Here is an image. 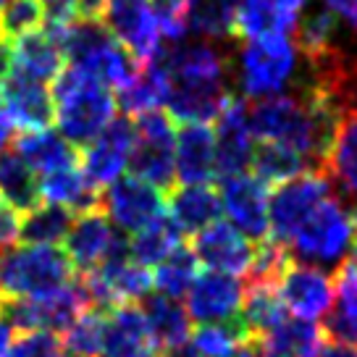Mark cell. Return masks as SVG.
Instances as JSON below:
<instances>
[{
  "label": "cell",
  "instance_id": "6da1fadb",
  "mask_svg": "<svg viewBox=\"0 0 357 357\" xmlns=\"http://www.w3.org/2000/svg\"><path fill=\"white\" fill-rule=\"evenodd\" d=\"M58 134L77 150L87 147L116 119V95L87 71L63 66L53 82Z\"/></svg>",
  "mask_w": 357,
  "mask_h": 357
},
{
  "label": "cell",
  "instance_id": "7a4b0ae2",
  "mask_svg": "<svg viewBox=\"0 0 357 357\" xmlns=\"http://www.w3.org/2000/svg\"><path fill=\"white\" fill-rule=\"evenodd\" d=\"M357 236V205L339 195H328L289 236L287 252L297 263L331 271L349 257Z\"/></svg>",
  "mask_w": 357,
  "mask_h": 357
},
{
  "label": "cell",
  "instance_id": "3957f363",
  "mask_svg": "<svg viewBox=\"0 0 357 357\" xmlns=\"http://www.w3.org/2000/svg\"><path fill=\"white\" fill-rule=\"evenodd\" d=\"M74 279V266L61 247L11 245L0 250V289L6 300H32Z\"/></svg>",
  "mask_w": 357,
  "mask_h": 357
},
{
  "label": "cell",
  "instance_id": "277c9868",
  "mask_svg": "<svg viewBox=\"0 0 357 357\" xmlns=\"http://www.w3.org/2000/svg\"><path fill=\"white\" fill-rule=\"evenodd\" d=\"M300 71V50L289 37L247 40L231 61V82L247 100L279 95Z\"/></svg>",
  "mask_w": 357,
  "mask_h": 357
},
{
  "label": "cell",
  "instance_id": "5b68a950",
  "mask_svg": "<svg viewBox=\"0 0 357 357\" xmlns=\"http://www.w3.org/2000/svg\"><path fill=\"white\" fill-rule=\"evenodd\" d=\"M92 307L89 291L84 287L82 276L63 284L61 289L32 297V300H3L0 315L8 321L13 331H50L56 336H63L77 324V318L84 310Z\"/></svg>",
  "mask_w": 357,
  "mask_h": 357
},
{
  "label": "cell",
  "instance_id": "8992f818",
  "mask_svg": "<svg viewBox=\"0 0 357 357\" xmlns=\"http://www.w3.org/2000/svg\"><path fill=\"white\" fill-rule=\"evenodd\" d=\"M134 147L129 155V168L137 178H145L147 184L158 187L160 192L174 190L176 184V126L171 116L163 111H150L137 116L134 123Z\"/></svg>",
  "mask_w": 357,
  "mask_h": 357
},
{
  "label": "cell",
  "instance_id": "52a82bcc",
  "mask_svg": "<svg viewBox=\"0 0 357 357\" xmlns=\"http://www.w3.org/2000/svg\"><path fill=\"white\" fill-rule=\"evenodd\" d=\"M328 195H334V192H331V178L326 176L324 168L302 171L300 176L276 184V190L268 195V229H271V239L287 245L289 236L302 226V221Z\"/></svg>",
  "mask_w": 357,
  "mask_h": 357
},
{
  "label": "cell",
  "instance_id": "ba28073f",
  "mask_svg": "<svg viewBox=\"0 0 357 357\" xmlns=\"http://www.w3.org/2000/svg\"><path fill=\"white\" fill-rule=\"evenodd\" d=\"M100 211L119 231L137 234L166 213V195L145 178L119 176L100 192Z\"/></svg>",
  "mask_w": 357,
  "mask_h": 357
},
{
  "label": "cell",
  "instance_id": "9c48e42d",
  "mask_svg": "<svg viewBox=\"0 0 357 357\" xmlns=\"http://www.w3.org/2000/svg\"><path fill=\"white\" fill-rule=\"evenodd\" d=\"M134 121L129 116H116L87 147L79 150L82 174L89 178L92 187L105 190L129 166V155L134 147Z\"/></svg>",
  "mask_w": 357,
  "mask_h": 357
},
{
  "label": "cell",
  "instance_id": "30bf717a",
  "mask_svg": "<svg viewBox=\"0 0 357 357\" xmlns=\"http://www.w3.org/2000/svg\"><path fill=\"white\" fill-rule=\"evenodd\" d=\"M102 26L137 61H150L160 45V24L150 0H105Z\"/></svg>",
  "mask_w": 357,
  "mask_h": 357
},
{
  "label": "cell",
  "instance_id": "8fae6325",
  "mask_svg": "<svg viewBox=\"0 0 357 357\" xmlns=\"http://www.w3.org/2000/svg\"><path fill=\"white\" fill-rule=\"evenodd\" d=\"M221 208L239 234L250 242H263L271 236L268 229V187L252 174L223 176L218 187Z\"/></svg>",
  "mask_w": 357,
  "mask_h": 357
},
{
  "label": "cell",
  "instance_id": "7c38bea8",
  "mask_svg": "<svg viewBox=\"0 0 357 357\" xmlns=\"http://www.w3.org/2000/svg\"><path fill=\"white\" fill-rule=\"evenodd\" d=\"M276 294H279L284 310L294 312V318L315 321V318H324L331 307L334 279L324 268L289 263L284 268L281 279L276 281Z\"/></svg>",
  "mask_w": 357,
  "mask_h": 357
},
{
  "label": "cell",
  "instance_id": "4fadbf2b",
  "mask_svg": "<svg viewBox=\"0 0 357 357\" xmlns=\"http://www.w3.org/2000/svg\"><path fill=\"white\" fill-rule=\"evenodd\" d=\"M0 108L8 116L11 126H19L22 132H43L56 121L53 95L47 84L16 68H11V74L0 82Z\"/></svg>",
  "mask_w": 357,
  "mask_h": 357
},
{
  "label": "cell",
  "instance_id": "5bb4252c",
  "mask_svg": "<svg viewBox=\"0 0 357 357\" xmlns=\"http://www.w3.org/2000/svg\"><path fill=\"white\" fill-rule=\"evenodd\" d=\"M184 297H187L184 307L195 324H223L236 318L242 310L245 284L229 273L205 271V273H197V279L192 281Z\"/></svg>",
  "mask_w": 357,
  "mask_h": 357
},
{
  "label": "cell",
  "instance_id": "9a60e30c",
  "mask_svg": "<svg viewBox=\"0 0 357 357\" xmlns=\"http://www.w3.org/2000/svg\"><path fill=\"white\" fill-rule=\"evenodd\" d=\"M192 252L197 263L208 266V271L229 273V276H247V271L255 260V245L239 234L231 223L215 221L213 226L195 234Z\"/></svg>",
  "mask_w": 357,
  "mask_h": 357
},
{
  "label": "cell",
  "instance_id": "2e32d148",
  "mask_svg": "<svg viewBox=\"0 0 357 357\" xmlns=\"http://www.w3.org/2000/svg\"><path fill=\"white\" fill-rule=\"evenodd\" d=\"M215 174L234 176L245 174L252 160L255 137L247 126V100L231 98L215 119Z\"/></svg>",
  "mask_w": 357,
  "mask_h": 357
},
{
  "label": "cell",
  "instance_id": "e0dca14e",
  "mask_svg": "<svg viewBox=\"0 0 357 357\" xmlns=\"http://www.w3.org/2000/svg\"><path fill=\"white\" fill-rule=\"evenodd\" d=\"M116 236H119V229L108 221V215L100 208L77 213L63 239V252L68 255L74 271L87 273L111 255Z\"/></svg>",
  "mask_w": 357,
  "mask_h": 357
},
{
  "label": "cell",
  "instance_id": "ac0fdd59",
  "mask_svg": "<svg viewBox=\"0 0 357 357\" xmlns=\"http://www.w3.org/2000/svg\"><path fill=\"white\" fill-rule=\"evenodd\" d=\"M307 0H239L236 34L245 40L291 37Z\"/></svg>",
  "mask_w": 357,
  "mask_h": 357
},
{
  "label": "cell",
  "instance_id": "d6986e66",
  "mask_svg": "<svg viewBox=\"0 0 357 357\" xmlns=\"http://www.w3.org/2000/svg\"><path fill=\"white\" fill-rule=\"evenodd\" d=\"M176 181L208 184L215 176V129L213 123H181L176 132Z\"/></svg>",
  "mask_w": 357,
  "mask_h": 357
},
{
  "label": "cell",
  "instance_id": "ffe728a7",
  "mask_svg": "<svg viewBox=\"0 0 357 357\" xmlns=\"http://www.w3.org/2000/svg\"><path fill=\"white\" fill-rule=\"evenodd\" d=\"M100 357H155V344L139 305H119L108 310Z\"/></svg>",
  "mask_w": 357,
  "mask_h": 357
},
{
  "label": "cell",
  "instance_id": "44dd1931",
  "mask_svg": "<svg viewBox=\"0 0 357 357\" xmlns=\"http://www.w3.org/2000/svg\"><path fill=\"white\" fill-rule=\"evenodd\" d=\"M139 310L145 315L147 331L153 336L155 349H176V347L190 344L192 336V318L187 307L174 297L166 294H147L145 300L139 302Z\"/></svg>",
  "mask_w": 357,
  "mask_h": 357
},
{
  "label": "cell",
  "instance_id": "7402d4cb",
  "mask_svg": "<svg viewBox=\"0 0 357 357\" xmlns=\"http://www.w3.org/2000/svg\"><path fill=\"white\" fill-rule=\"evenodd\" d=\"M166 208H171V218L176 221L181 234H200L202 229L221 221V197L218 190L211 184H181L171 190V200H166Z\"/></svg>",
  "mask_w": 357,
  "mask_h": 357
},
{
  "label": "cell",
  "instance_id": "603a6c76",
  "mask_svg": "<svg viewBox=\"0 0 357 357\" xmlns=\"http://www.w3.org/2000/svg\"><path fill=\"white\" fill-rule=\"evenodd\" d=\"M11 58L16 71H22V74L37 79V82L56 79L61 74V68L66 66L63 50L58 45L56 34L50 32L47 26L45 29L40 26L34 32L16 37L11 45Z\"/></svg>",
  "mask_w": 357,
  "mask_h": 357
},
{
  "label": "cell",
  "instance_id": "cb8c5ba5",
  "mask_svg": "<svg viewBox=\"0 0 357 357\" xmlns=\"http://www.w3.org/2000/svg\"><path fill=\"white\" fill-rule=\"evenodd\" d=\"M260 357H321L324 331L302 318H284L271 331L255 339Z\"/></svg>",
  "mask_w": 357,
  "mask_h": 357
},
{
  "label": "cell",
  "instance_id": "d4e9b609",
  "mask_svg": "<svg viewBox=\"0 0 357 357\" xmlns=\"http://www.w3.org/2000/svg\"><path fill=\"white\" fill-rule=\"evenodd\" d=\"M336 300L324 315V331L331 342L357 347V266L344 260L336 268Z\"/></svg>",
  "mask_w": 357,
  "mask_h": 357
},
{
  "label": "cell",
  "instance_id": "484cf974",
  "mask_svg": "<svg viewBox=\"0 0 357 357\" xmlns=\"http://www.w3.org/2000/svg\"><path fill=\"white\" fill-rule=\"evenodd\" d=\"M11 150L22 158L26 166L32 168L37 176H45V174H53L58 168L77 166L79 163L77 147L68 145L61 134L50 132V129L19 134L13 139Z\"/></svg>",
  "mask_w": 357,
  "mask_h": 357
},
{
  "label": "cell",
  "instance_id": "4316f807",
  "mask_svg": "<svg viewBox=\"0 0 357 357\" xmlns=\"http://www.w3.org/2000/svg\"><path fill=\"white\" fill-rule=\"evenodd\" d=\"M324 171L331 184L342 190V197L357 205V108H349L342 116Z\"/></svg>",
  "mask_w": 357,
  "mask_h": 357
},
{
  "label": "cell",
  "instance_id": "83f0119b",
  "mask_svg": "<svg viewBox=\"0 0 357 357\" xmlns=\"http://www.w3.org/2000/svg\"><path fill=\"white\" fill-rule=\"evenodd\" d=\"M40 197H45V202L66 208L74 215L100 208V190L89 184V178L82 174L79 166L58 168L53 174L40 176Z\"/></svg>",
  "mask_w": 357,
  "mask_h": 357
},
{
  "label": "cell",
  "instance_id": "f1b7e54d",
  "mask_svg": "<svg viewBox=\"0 0 357 357\" xmlns=\"http://www.w3.org/2000/svg\"><path fill=\"white\" fill-rule=\"evenodd\" d=\"M168 92V79L163 74V68L145 61L142 66L137 68V74L132 82L116 92V105L121 108L123 116H142V113L158 111L166 102Z\"/></svg>",
  "mask_w": 357,
  "mask_h": 357
},
{
  "label": "cell",
  "instance_id": "f546056e",
  "mask_svg": "<svg viewBox=\"0 0 357 357\" xmlns=\"http://www.w3.org/2000/svg\"><path fill=\"white\" fill-rule=\"evenodd\" d=\"M239 0H190L187 32L211 43H229L236 37Z\"/></svg>",
  "mask_w": 357,
  "mask_h": 357
},
{
  "label": "cell",
  "instance_id": "4dcf8cb0",
  "mask_svg": "<svg viewBox=\"0 0 357 357\" xmlns=\"http://www.w3.org/2000/svg\"><path fill=\"white\" fill-rule=\"evenodd\" d=\"M0 197L16 213H29L40 205V176L13 150L0 153Z\"/></svg>",
  "mask_w": 357,
  "mask_h": 357
},
{
  "label": "cell",
  "instance_id": "1f68e13d",
  "mask_svg": "<svg viewBox=\"0 0 357 357\" xmlns=\"http://www.w3.org/2000/svg\"><path fill=\"white\" fill-rule=\"evenodd\" d=\"M181 245H184L181 229L168 213H163L160 218H155L150 226L134 234V239L129 242V252H132V260L145 266L147 271H153L158 263H163Z\"/></svg>",
  "mask_w": 357,
  "mask_h": 357
},
{
  "label": "cell",
  "instance_id": "d6a6232c",
  "mask_svg": "<svg viewBox=\"0 0 357 357\" xmlns=\"http://www.w3.org/2000/svg\"><path fill=\"white\" fill-rule=\"evenodd\" d=\"M74 221V213L53 205V202H40L22 218L19 239L24 245H63L68 234V226Z\"/></svg>",
  "mask_w": 357,
  "mask_h": 357
},
{
  "label": "cell",
  "instance_id": "836d02e7",
  "mask_svg": "<svg viewBox=\"0 0 357 357\" xmlns=\"http://www.w3.org/2000/svg\"><path fill=\"white\" fill-rule=\"evenodd\" d=\"M242 321L252 339L271 331L273 326L287 318V310L281 305L273 284H245V300H242Z\"/></svg>",
  "mask_w": 357,
  "mask_h": 357
},
{
  "label": "cell",
  "instance_id": "e575fe53",
  "mask_svg": "<svg viewBox=\"0 0 357 357\" xmlns=\"http://www.w3.org/2000/svg\"><path fill=\"white\" fill-rule=\"evenodd\" d=\"M250 166L255 171L252 176L260 178L266 187L268 184L276 187L287 178L300 176L302 171H310V163L300 153H294L284 145H276V142H257L255 150H252Z\"/></svg>",
  "mask_w": 357,
  "mask_h": 357
},
{
  "label": "cell",
  "instance_id": "d590c367",
  "mask_svg": "<svg viewBox=\"0 0 357 357\" xmlns=\"http://www.w3.org/2000/svg\"><path fill=\"white\" fill-rule=\"evenodd\" d=\"M247 342L255 339L247 331L242 315L223 324H205L192 334V347L200 357H231Z\"/></svg>",
  "mask_w": 357,
  "mask_h": 357
},
{
  "label": "cell",
  "instance_id": "8d00e7d4",
  "mask_svg": "<svg viewBox=\"0 0 357 357\" xmlns=\"http://www.w3.org/2000/svg\"><path fill=\"white\" fill-rule=\"evenodd\" d=\"M197 257L192 252V247L181 245L176 247L171 255L158 263L153 268V287L158 289V294H166V297H184L187 289L192 287V281L197 279Z\"/></svg>",
  "mask_w": 357,
  "mask_h": 357
},
{
  "label": "cell",
  "instance_id": "74e56055",
  "mask_svg": "<svg viewBox=\"0 0 357 357\" xmlns=\"http://www.w3.org/2000/svg\"><path fill=\"white\" fill-rule=\"evenodd\" d=\"M108 328V310L105 307H89L77 318V324L61 336V344L66 347V352L82 357L100 355L102 339Z\"/></svg>",
  "mask_w": 357,
  "mask_h": 357
},
{
  "label": "cell",
  "instance_id": "f35d334b",
  "mask_svg": "<svg viewBox=\"0 0 357 357\" xmlns=\"http://www.w3.org/2000/svg\"><path fill=\"white\" fill-rule=\"evenodd\" d=\"M45 22V8L40 0H11L0 11V32L6 40H16L26 32L40 29Z\"/></svg>",
  "mask_w": 357,
  "mask_h": 357
},
{
  "label": "cell",
  "instance_id": "ab89813d",
  "mask_svg": "<svg viewBox=\"0 0 357 357\" xmlns=\"http://www.w3.org/2000/svg\"><path fill=\"white\" fill-rule=\"evenodd\" d=\"M160 24V40L187 37V8L190 0H150Z\"/></svg>",
  "mask_w": 357,
  "mask_h": 357
},
{
  "label": "cell",
  "instance_id": "60d3db41",
  "mask_svg": "<svg viewBox=\"0 0 357 357\" xmlns=\"http://www.w3.org/2000/svg\"><path fill=\"white\" fill-rule=\"evenodd\" d=\"M22 229V213H16L8 202L0 197V250L16 245Z\"/></svg>",
  "mask_w": 357,
  "mask_h": 357
},
{
  "label": "cell",
  "instance_id": "b9f144b4",
  "mask_svg": "<svg viewBox=\"0 0 357 357\" xmlns=\"http://www.w3.org/2000/svg\"><path fill=\"white\" fill-rule=\"evenodd\" d=\"M324 6L344 24L347 29L357 32V0H324Z\"/></svg>",
  "mask_w": 357,
  "mask_h": 357
},
{
  "label": "cell",
  "instance_id": "7bdbcfd3",
  "mask_svg": "<svg viewBox=\"0 0 357 357\" xmlns=\"http://www.w3.org/2000/svg\"><path fill=\"white\" fill-rule=\"evenodd\" d=\"M321 357H357V347L331 342V344H326L324 349H321Z\"/></svg>",
  "mask_w": 357,
  "mask_h": 357
},
{
  "label": "cell",
  "instance_id": "ee69618b",
  "mask_svg": "<svg viewBox=\"0 0 357 357\" xmlns=\"http://www.w3.org/2000/svg\"><path fill=\"white\" fill-rule=\"evenodd\" d=\"M13 68V58H11V43H0V82L11 74Z\"/></svg>",
  "mask_w": 357,
  "mask_h": 357
},
{
  "label": "cell",
  "instance_id": "f6af8a7d",
  "mask_svg": "<svg viewBox=\"0 0 357 357\" xmlns=\"http://www.w3.org/2000/svg\"><path fill=\"white\" fill-rule=\"evenodd\" d=\"M11 344H13V328L8 326V321L0 315V357L8 355Z\"/></svg>",
  "mask_w": 357,
  "mask_h": 357
},
{
  "label": "cell",
  "instance_id": "bcb514c9",
  "mask_svg": "<svg viewBox=\"0 0 357 357\" xmlns=\"http://www.w3.org/2000/svg\"><path fill=\"white\" fill-rule=\"evenodd\" d=\"M11 137H13V126H11V121H8V116L3 113V108H0V153L8 150Z\"/></svg>",
  "mask_w": 357,
  "mask_h": 357
},
{
  "label": "cell",
  "instance_id": "7dc6e473",
  "mask_svg": "<svg viewBox=\"0 0 357 357\" xmlns=\"http://www.w3.org/2000/svg\"><path fill=\"white\" fill-rule=\"evenodd\" d=\"M155 357H200L195 352V347L192 344H184V347H176V349H168L163 355H155Z\"/></svg>",
  "mask_w": 357,
  "mask_h": 357
},
{
  "label": "cell",
  "instance_id": "c3c4849f",
  "mask_svg": "<svg viewBox=\"0 0 357 357\" xmlns=\"http://www.w3.org/2000/svg\"><path fill=\"white\" fill-rule=\"evenodd\" d=\"M58 357H82V355H74V352H61Z\"/></svg>",
  "mask_w": 357,
  "mask_h": 357
},
{
  "label": "cell",
  "instance_id": "681fc988",
  "mask_svg": "<svg viewBox=\"0 0 357 357\" xmlns=\"http://www.w3.org/2000/svg\"><path fill=\"white\" fill-rule=\"evenodd\" d=\"M8 3H11V0H0V11H3V8L8 6Z\"/></svg>",
  "mask_w": 357,
  "mask_h": 357
},
{
  "label": "cell",
  "instance_id": "f907efd6",
  "mask_svg": "<svg viewBox=\"0 0 357 357\" xmlns=\"http://www.w3.org/2000/svg\"><path fill=\"white\" fill-rule=\"evenodd\" d=\"M0 305H3V289H0Z\"/></svg>",
  "mask_w": 357,
  "mask_h": 357
},
{
  "label": "cell",
  "instance_id": "816d5d0a",
  "mask_svg": "<svg viewBox=\"0 0 357 357\" xmlns=\"http://www.w3.org/2000/svg\"><path fill=\"white\" fill-rule=\"evenodd\" d=\"M3 40H6V37H3V32H0V43H3Z\"/></svg>",
  "mask_w": 357,
  "mask_h": 357
},
{
  "label": "cell",
  "instance_id": "f5cc1de1",
  "mask_svg": "<svg viewBox=\"0 0 357 357\" xmlns=\"http://www.w3.org/2000/svg\"><path fill=\"white\" fill-rule=\"evenodd\" d=\"M6 357H8V355H6Z\"/></svg>",
  "mask_w": 357,
  "mask_h": 357
}]
</instances>
